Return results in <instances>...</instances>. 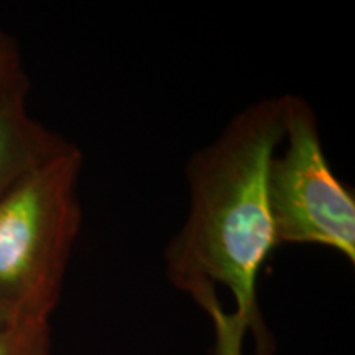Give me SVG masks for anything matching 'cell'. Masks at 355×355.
I'll use <instances>...</instances> for the list:
<instances>
[{"instance_id": "cell-4", "label": "cell", "mask_w": 355, "mask_h": 355, "mask_svg": "<svg viewBox=\"0 0 355 355\" xmlns=\"http://www.w3.org/2000/svg\"><path fill=\"white\" fill-rule=\"evenodd\" d=\"M25 89L0 96V199L66 141L30 117Z\"/></svg>"}, {"instance_id": "cell-3", "label": "cell", "mask_w": 355, "mask_h": 355, "mask_svg": "<svg viewBox=\"0 0 355 355\" xmlns=\"http://www.w3.org/2000/svg\"><path fill=\"white\" fill-rule=\"evenodd\" d=\"M285 150L268 168V204L278 245H319L355 261V198L322 148L316 114L285 96Z\"/></svg>"}, {"instance_id": "cell-7", "label": "cell", "mask_w": 355, "mask_h": 355, "mask_svg": "<svg viewBox=\"0 0 355 355\" xmlns=\"http://www.w3.org/2000/svg\"><path fill=\"white\" fill-rule=\"evenodd\" d=\"M20 322H24V321H20V319L17 318L15 314H13L12 311L2 303V301H0V334H2V332H6L7 329H10V327L15 326V324H20Z\"/></svg>"}, {"instance_id": "cell-1", "label": "cell", "mask_w": 355, "mask_h": 355, "mask_svg": "<svg viewBox=\"0 0 355 355\" xmlns=\"http://www.w3.org/2000/svg\"><path fill=\"white\" fill-rule=\"evenodd\" d=\"M285 96L266 97L235 114L220 135L188 163L189 211L165 250L166 277L207 314L222 309L216 288L230 291L235 332L255 336L270 354L257 285L278 245L268 204V168L283 144Z\"/></svg>"}, {"instance_id": "cell-8", "label": "cell", "mask_w": 355, "mask_h": 355, "mask_svg": "<svg viewBox=\"0 0 355 355\" xmlns=\"http://www.w3.org/2000/svg\"><path fill=\"white\" fill-rule=\"evenodd\" d=\"M217 355H242V354L235 352V350H222V352H217Z\"/></svg>"}, {"instance_id": "cell-6", "label": "cell", "mask_w": 355, "mask_h": 355, "mask_svg": "<svg viewBox=\"0 0 355 355\" xmlns=\"http://www.w3.org/2000/svg\"><path fill=\"white\" fill-rule=\"evenodd\" d=\"M25 89L17 46L0 33V96Z\"/></svg>"}, {"instance_id": "cell-2", "label": "cell", "mask_w": 355, "mask_h": 355, "mask_svg": "<svg viewBox=\"0 0 355 355\" xmlns=\"http://www.w3.org/2000/svg\"><path fill=\"white\" fill-rule=\"evenodd\" d=\"M83 153L64 144L0 199V301L24 322H50L81 229Z\"/></svg>"}, {"instance_id": "cell-5", "label": "cell", "mask_w": 355, "mask_h": 355, "mask_svg": "<svg viewBox=\"0 0 355 355\" xmlns=\"http://www.w3.org/2000/svg\"><path fill=\"white\" fill-rule=\"evenodd\" d=\"M50 354V322H20L0 334V355Z\"/></svg>"}]
</instances>
